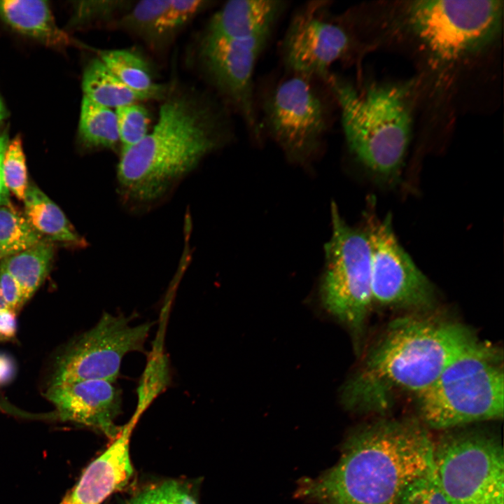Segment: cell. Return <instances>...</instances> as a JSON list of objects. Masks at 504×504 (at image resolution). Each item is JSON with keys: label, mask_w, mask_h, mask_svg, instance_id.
Here are the masks:
<instances>
[{"label": "cell", "mask_w": 504, "mask_h": 504, "mask_svg": "<svg viewBox=\"0 0 504 504\" xmlns=\"http://www.w3.org/2000/svg\"><path fill=\"white\" fill-rule=\"evenodd\" d=\"M225 106L200 95L177 92L160 108L152 132L121 150L116 167L119 201L130 213L148 212L232 134Z\"/></svg>", "instance_id": "6da1fadb"}, {"label": "cell", "mask_w": 504, "mask_h": 504, "mask_svg": "<svg viewBox=\"0 0 504 504\" xmlns=\"http://www.w3.org/2000/svg\"><path fill=\"white\" fill-rule=\"evenodd\" d=\"M433 441L414 420L380 419L351 432L337 462L298 484L314 504H397L406 488L434 470Z\"/></svg>", "instance_id": "7a4b0ae2"}, {"label": "cell", "mask_w": 504, "mask_h": 504, "mask_svg": "<svg viewBox=\"0 0 504 504\" xmlns=\"http://www.w3.org/2000/svg\"><path fill=\"white\" fill-rule=\"evenodd\" d=\"M478 341L454 321L420 315L396 318L344 386L342 402L354 412H384L398 396L428 388Z\"/></svg>", "instance_id": "3957f363"}, {"label": "cell", "mask_w": 504, "mask_h": 504, "mask_svg": "<svg viewBox=\"0 0 504 504\" xmlns=\"http://www.w3.org/2000/svg\"><path fill=\"white\" fill-rule=\"evenodd\" d=\"M327 83L349 150L379 178H397L412 134L409 84H371L358 89L332 73Z\"/></svg>", "instance_id": "277c9868"}, {"label": "cell", "mask_w": 504, "mask_h": 504, "mask_svg": "<svg viewBox=\"0 0 504 504\" xmlns=\"http://www.w3.org/2000/svg\"><path fill=\"white\" fill-rule=\"evenodd\" d=\"M503 352L479 340L451 362L428 388L415 395L422 423L447 430L503 418Z\"/></svg>", "instance_id": "5b68a950"}, {"label": "cell", "mask_w": 504, "mask_h": 504, "mask_svg": "<svg viewBox=\"0 0 504 504\" xmlns=\"http://www.w3.org/2000/svg\"><path fill=\"white\" fill-rule=\"evenodd\" d=\"M503 1L419 0L401 8L399 22L434 59L454 63L490 47L500 32Z\"/></svg>", "instance_id": "8992f818"}, {"label": "cell", "mask_w": 504, "mask_h": 504, "mask_svg": "<svg viewBox=\"0 0 504 504\" xmlns=\"http://www.w3.org/2000/svg\"><path fill=\"white\" fill-rule=\"evenodd\" d=\"M256 94L262 134L291 158L302 160L320 146L330 130L335 97L323 80L286 71Z\"/></svg>", "instance_id": "52a82bcc"}, {"label": "cell", "mask_w": 504, "mask_h": 504, "mask_svg": "<svg viewBox=\"0 0 504 504\" xmlns=\"http://www.w3.org/2000/svg\"><path fill=\"white\" fill-rule=\"evenodd\" d=\"M435 475L451 504H503L504 453L497 434L464 426L433 442Z\"/></svg>", "instance_id": "ba28073f"}, {"label": "cell", "mask_w": 504, "mask_h": 504, "mask_svg": "<svg viewBox=\"0 0 504 504\" xmlns=\"http://www.w3.org/2000/svg\"><path fill=\"white\" fill-rule=\"evenodd\" d=\"M332 231L326 244L322 298L327 310L360 330L372 304L370 247L365 230L353 228L331 206Z\"/></svg>", "instance_id": "9c48e42d"}, {"label": "cell", "mask_w": 504, "mask_h": 504, "mask_svg": "<svg viewBox=\"0 0 504 504\" xmlns=\"http://www.w3.org/2000/svg\"><path fill=\"white\" fill-rule=\"evenodd\" d=\"M329 1H312L293 13L280 45L285 71L327 81L332 66L355 45L347 16L335 15Z\"/></svg>", "instance_id": "30bf717a"}, {"label": "cell", "mask_w": 504, "mask_h": 504, "mask_svg": "<svg viewBox=\"0 0 504 504\" xmlns=\"http://www.w3.org/2000/svg\"><path fill=\"white\" fill-rule=\"evenodd\" d=\"M365 232L370 247L372 303L426 311L435 302L433 286L399 243L388 215L369 211Z\"/></svg>", "instance_id": "8fae6325"}, {"label": "cell", "mask_w": 504, "mask_h": 504, "mask_svg": "<svg viewBox=\"0 0 504 504\" xmlns=\"http://www.w3.org/2000/svg\"><path fill=\"white\" fill-rule=\"evenodd\" d=\"M271 37L233 40L203 36L198 50L200 66L225 106L234 111L254 138L262 134L256 104L255 68Z\"/></svg>", "instance_id": "7c38bea8"}, {"label": "cell", "mask_w": 504, "mask_h": 504, "mask_svg": "<svg viewBox=\"0 0 504 504\" xmlns=\"http://www.w3.org/2000/svg\"><path fill=\"white\" fill-rule=\"evenodd\" d=\"M150 327L147 323L133 326L128 317L104 313L59 358L51 384L86 379L114 382L123 357L144 351Z\"/></svg>", "instance_id": "4fadbf2b"}, {"label": "cell", "mask_w": 504, "mask_h": 504, "mask_svg": "<svg viewBox=\"0 0 504 504\" xmlns=\"http://www.w3.org/2000/svg\"><path fill=\"white\" fill-rule=\"evenodd\" d=\"M62 420L94 428L111 440L123 427L115 424L121 409V392L113 382L86 379L51 384L46 393Z\"/></svg>", "instance_id": "5bb4252c"}, {"label": "cell", "mask_w": 504, "mask_h": 504, "mask_svg": "<svg viewBox=\"0 0 504 504\" xmlns=\"http://www.w3.org/2000/svg\"><path fill=\"white\" fill-rule=\"evenodd\" d=\"M136 422L130 420L84 470L60 504H102L126 486L133 475L130 440Z\"/></svg>", "instance_id": "9a60e30c"}, {"label": "cell", "mask_w": 504, "mask_h": 504, "mask_svg": "<svg viewBox=\"0 0 504 504\" xmlns=\"http://www.w3.org/2000/svg\"><path fill=\"white\" fill-rule=\"evenodd\" d=\"M288 6L285 1H229L211 17L205 33L233 40L271 37Z\"/></svg>", "instance_id": "2e32d148"}, {"label": "cell", "mask_w": 504, "mask_h": 504, "mask_svg": "<svg viewBox=\"0 0 504 504\" xmlns=\"http://www.w3.org/2000/svg\"><path fill=\"white\" fill-rule=\"evenodd\" d=\"M0 16L17 31L50 46H67L71 38L56 24L48 2L0 1Z\"/></svg>", "instance_id": "e0dca14e"}, {"label": "cell", "mask_w": 504, "mask_h": 504, "mask_svg": "<svg viewBox=\"0 0 504 504\" xmlns=\"http://www.w3.org/2000/svg\"><path fill=\"white\" fill-rule=\"evenodd\" d=\"M23 202L25 218L43 239L76 247L86 246L61 209L37 186L29 185Z\"/></svg>", "instance_id": "ac0fdd59"}, {"label": "cell", "mask_w": 504, "mask_h": 504, "mask_svg": "<svg viewBox=\"0 0 504 504\" xmlns=\"http://www.w3.org/2000/svg\"><path fill=\"white\" fill-rule=\"evenodd\" d=\"M54 255L52 241L43 239L34 246L8 255L0 266L18 282L24 304L32 297L48 275Z\"/></svg>", "instance_id": "d6986e66"}, {"label": "cell", "mask_w": 504, "mask_h": 504, "mask_svg": "<svg viewBox=\"0 0 504 504\" xmlns=\"http://www.w3.org/2000/svg\"><path fill=\"white\" fill-rule=\"evenodd\" d=\"M84 97L107 108H118L153 98L124 84L100 59L91 61L83 77Z\"/></svg>", "instance_id": "ffe728a7"}, {"label": "cell", "mask_w": 504, "mask_h": 504, "mask_svg": "<svg viewBox=\"0 0 504 504\" xmlns=\"http://www.w3.org/2000/svg\"><path fill=\"white\" fill-rule=\"evenodd\" d=\"M78 131L80 141L88 148L112 149L120 141L115 112L84 96Z\"/></svg>", "instance_id": "44dd1931"}, {"label": "cell", "mask_w": 504, "mask_h": 504, "mask_svg": "<svg viewBox=\"0 0 504 504\" xmlns=\"http://www.w3.org/2000/svg\"><path fill=\"white\" fill-rule=\"evenodd\" d=\"M100 59L132 90L153 98L164 94V86L153 82L146 62L134 52L127 50H104L100 53Z\"/></svg>", "instance_id": "7402d4cb"}, {"label": "cell", "mask_w": 504, "mask_h": 504, "mask_svg": "<svg viewBox=\"0 0 504 504\" xmlns=\"http://www.w3.org/2000/svg\"><path fill=\"white\" fill-rule=\"evenodd\" d=\"M170 0H144L132 6L113 24L155 46L161 18Z\"/></svg>", "instance_id": "603a6c76"}, {"label": "cell", "mask_w": 504, "mask_h": 504, "mask_svg": "<svg viewBox=\"0 0 504 504\" xmlns=\"http://www.w3.org/2000/svg\"><path fill=\"white\" fill-rule=\"evenodd\" d=\"M169 360L158 348L150 354L137 387V407L132 419L137 421L151 402L170 385Z\"/></svg>", "instance_id": "cb8c5ba5"}, {"label": "cell", "mask_w": 504, "mask_h": 504, "mask_svg": "<svg viewBox=\"0 0 504 504\" xmlns=\"http://www.w3.org/2000/svg\"><path fill=\"white\" fill-rule=\"evenodd\" d=\"M43 239L24 216L10 206L0 207V245L9 255L26 250Z\"/></svg>", "instance_id": "d4e9b609"}, {"label": "cell", "mask_w": 504, "mask_h": 504, "mask_svg": "<svg viewBox=\"0 0 504 504\" xmlns=\"http://www.w3.org/2000/svg\"><path fill=\"white\" fill-rule=\"evenodd\" d=\"M212 3L202 0H170L169 7L159 23L155 46L169 41L179 29Z\"/></svg>", "instance_id": "484cf974"}, {"label": "cell", "mask_w": 504, "mask_h": 504, "mask_svg": "<svg viewBox=\"0 0 504 504\" xmlns=\"http://www.w3.org/2000/svg\"><path fill=\"white\" fill-rule=\"evenodd\" d=\"M125 504H197V502L184 484L172 480L147 486Z\"/></svg>", "instance_id": "4316f807"}, {"label": "cell", "mask_w": 504, "mask_h": 504, "mask_svg": "<svg viewBox=\"0 0 504 504\" xmlns=\"http://www.w3.org/2000/svg\"><path fill=\"white\" fill-rule=\"evenodd\" d=\"M5 185L18 199L24 200L29 184L25 156L20 136L15 137L7 146L3 159Z\"/></svg>", "instance_id": "83f0119b"}, {"label": "cell", "mask_w": 504, "mask_h": 504, "mask_svg": "<svg viewBox=\"0 0 504 504\" xmlns=\"http://www.w3.org/2000/svg\"><path fill=\"white\" fill-rule=\"evenodd\" d=\"M121 150L140 142L148 134L149 115L141 105L132 104L115 110Z\"/></svg>", "instance_id": "f1b7e54d"}, {"label": "cell", "mask_w": 504, "mask_h": 504, "mask_svg": "<svg viewBox=\"0 0 504 504\" xmlns=\"http://www.w3.org/2000/svg\"><path fill=\"white\" fill-rule=\"evenodd\" d=\"M134 3L131 1H92L79 2L76 7L75 22L77 24L92 22L113 23Z\"/></svg>", "instance_id": "f546056e"}, {"label": "cell", "mask_w": 504, "mask_h": 504, "mask_svg": "<svg viewBox=\"0 0 504 504\" xmlns=\"http://www.w3.org/2000/svg\"><path fill=\"white\" fill-rule=\"evenodd\" d=\"M397 504H451L437 482L434 470L412 482Z\"/></svg>", "instance_id": "4dcf8cb0"}, {"label": "cell", "mask_w": 504, "mask_h": 504, "mask_svg": "<svg viewBox=\"0 0 504 504\" xmlns=\"http://www.w3.org/2000/svg\"><path fill=\"white\" fill-rule=\"evenodd\" d=\"M0 288L9 308L17 312L23 305L20 288L13 278L4 268L0 266Z\"/></svg>", "instance_id": "1f68e13d"}, {"label": "cell", "mask_w": 504, "mask_h": 504, "mask_svg": "<svg viewBox=\"0 0 504 504\" xmlns=\"http://www.w3.org/2000/svg\"><path fill=\"white\" fill-rule=\"evenodd\" d=\"M16 332V312L10 309L0 310V341L11 340Z\"/></svg>", "instance_id": "d6a6232c"}, {"label": "cell", "mask_w": 504, "mask_h": 504, "mask_svg": "<svg viewBox=\"0 0 504 504\" xmlns=\"http://www.w3.org/2000/svg\"><path fill=\"white\" fill-rule=\"evenodd\" d=\"M8 144L6 134L0 136V206H10L9 191L7 189L3 175V159L7 146Z\"/></svg>", "instance_id": "836d02e7"}, {"label": "cell", "mask_w": 504, "mask_h": 504, "mask_svg": "<svg viewBox=\"0 0 504 504\" xmlns=\"http://www.w3.org/2000/svg\"><path fill=\"white\" fill-rule=\"evenodd\" d=\"M13 372L11 360L5 355H0V384L9 380Z\"/></svg>", "instance_id": "e575fe53"}, {"label": "cell", "mask_w": 504, "mask_h": 504, "mask_svg": "<svg viewBox=\"0 0 504 504\" xmlns=\"http://www.w3.org/2000/svg\"><path fill=\"white\" fill-rule=\"evenodd\" d=\"M10 309L7 304L0 288V310Z\"/></svg>", "instance_id": "d590c367"}, {"label": "cell", "mask_w": 504, "mask_h": 504, "mask_svg": "<svg viewBox=\"0 0 504 504\" xmlns=\"http://www.w3.org/2000/svg\"><path fill=\"white\" fill-rule=\"evenodd\" d=\"M8 255V253L0 245V261Z\"/></svg>", "instance_id": "8d00e7d4"}, {"label": "cell", "mask_w": 504, "mask_h": 504, "mask_svg": "<svg viewBox=\"0 0 504 504\" xmlns=\"http://www.w3.org/2000/svg\"><path fill=\"white\" fill-rule=\"evenodd\" d=\"M5 116V109L4 105L0 99V120Z\"/></svg>", "instance_id": "74e56055"}]
</instances>
